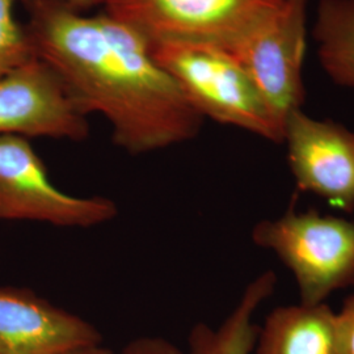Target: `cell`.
Returning a JSON list of instances; mask_svg holds the SVG:
<instances>
[{"mask_svg":"<svg viewBox=\"0 0 354 354\" xmlns=\"http://www.w3.org/2000/svg\"><path fill=\"white\" fill-rule=\"evenodd\" d=\"M307 8L308 0H283L276 12L227 46L283 129L306 99Z\"/></svg>","mask_w":354,"mask_h":354,"instance_id":"6","label":"cell"},{"mask_svg":"<svg viewBox=\"0 0 354 354\" xmlns=\"http://www.w3.org/2000/svg\"><path fill=\"white\" fill-rule=\"evenodd\" d=\"M113 354H187L165 337L143 336L127 344L120 353Z\"/></svg>","mask_w":354,"mask_h":354,"instance_id":"15","label":"cell"},{"mask_svg":"<svg viewBox=\"0 0 354 354\" xmlns=\"http://www.w3.org/2000/svg\"><path fill=\"white\" fill-rule=\"evenodd\" d=\"M288 163L299 192L313 193L345 213L354 212V131L302 109L285 122Z\"/></svg>","mask_w":354,"mask_h":354,"instance_id":"8","label":"cell"},{"mask_svg":"<svg viewBox=\"0 0 354 354\" xmlns=\"http://www.w3.org/2000/svg\"><path fill=\"white\" fill-rule=\"evenodd\" d=\"M102 344L100 330L29 289L0 286V354H59Z\"/></svg>","mask_w":354,"mask_h":354,"instance_id":"9","label":"cell"},{"mask_svg":"<svg viewBox=\"0 0 354 354\" xmlns=\"http://www.w3.org/2000/svg\"><path fill=\"white\" fill-rule=\"evenodd\" d=\"M335 336L337 354H354V295L335 313Z\"/></svg>","mask_w":354,"mask_h":354,"instance_id":"14","label":"cell"},{"mask_svg":"<svg viewBox=\"0 0 354 354\" xmlns=\"http://www.w3.org/2000/svg\"><path fill=\"white\" fill-rule=\"evenodd\" d=\"M254 354H337L335 311L327 304L274 308L259 328Z\"/></svg>","mask_w":354,"mask_h":354,"instance_id":"10","label":"cell"},{"mask_svg":"<svg viewBox=\"0 0 354 354\" xmlns=\"http://www.w3.org/2000/svg\"><path fill=\"white\" fill-rule=\"evenodd\" d=\"M26 0H15V3H23ZM64 3L80 12H87L97 6H102V0H64Z\"/></svg>","mask_w":354,"mask_h":354,"instance_id":"16","label":"cell"},{"mask_svg":"<svg viewBox=\"0 0 354 354\" xmlns=\"http://www.w3.org/2000/svg\"><path fill=\"white\" fill-rule=\"evenodd\" d=\"M87 117L37 57L0 75V136L80 142L88 138Z\"/></svg>","mask_w":354,"mask_h":354,"instance_id":"7","label":"cell"},{"mask_svg":"<svg viewBox=\"0 0 354 354\" xmlns=\"http://www.w3.org/2000/svg\"><path fill=\"white\" fill-rule=\"evenodd\" d=\"M283 0H102V11L150 45L176 41L227 48L276 12Z\"/></svg>","mask_w":354,"mask_h":354,"instance_id":"4","label":"cell"},{"mask_svg":"<svg viewBox=\"0 0 354 354\" xmlns=\"http://www.w3.org/2000/svg\"><path fill=\"white\" fill-rule=\"evenodd\" d=\"M151 51L203 118L283 143L285 129L227 48L209 42L176 41L151 45Z\"/></svg>","mask_w":354,"mask_h":354,"instance_id":"2","label":"cell"},{"mask_svg":"<svg viewBox=\"0 0 354 354\" xmlns=\"http://www.w3.org/2000/svg\"><path fill=\"white\" fill-rule=\"evenodd\" d=\"M59 354H113V351L109 349L108 346H104L102 344H96V345L76 348L73 351H67Z\"/></svg>","mask_w":354,"mask_h":354,"instance_id":"17","label":"cell"},{"mask_svg":"<svg viewBox=\"0 0 354 354\" xmlns=\"http://www.w3.org/2000/svg\"><path fill=\"white\" fill-rule=\"evenodd\" d=\"M117 215L118 206L109 197H80L59 189L26 138L0 136V219L91 228Z\"/></svg>","mask_w":354,"mask_h":354,"instance_id":"5","label":"cell"},{"mask_svg":"<svg viewBox=\"0 0 354 354\" xmlns=\"http://www.w3.org/2000/svg\"><path fill=\"white\" fill-rule=\"evenodd\" d=\"M276 283L273 270L259 274L245 286L239 302L218 327L198 323L192 328L187 354H252L259 333L253 315L273 294Z\"/></svg>","mask_w":354,"mask_h":354,"instance_id":"11","label":"cell"},{"mask_svg":"<svg viewBox=\"0 0 354 354\" xmlns=\"http://www.w3.org/2000/svg\"><path fill=\"white\" fill-rule=\"evenodd\" d=\"M314 38L330 80L354 88V0H319Z\"/></svg>","mask_w":354,"mask_h":354,"instance_id":"12","label":"cell"},{"mask_svg":"<svg viewBox=\"0 0 354 354\" xmlns=\"http://www.w3.org/2000/svg\"><path fill=\"white\" fill-rule=\"evenodd\" d=\"M251 238L290 270L301 304H326L332 292L354 286L353 221L291 207L279 218L257 222Z\"/></svg>","mask_w":354,"mask_h":354,"instance_id":"3","label":"cell"},{"mask_svg":"<svg viewBox=\"0 0 354 354\" xmlns=\"http://www.w3.org/2000/svg\"><path fill=\"white\" fill-rule=\"evenodd\" d=\"M15 0H0V75L33 58L24 24L15 12Z\"/></svg>","mask_w":354,"mask_h":354,"instance_id":"13","label":"cell"},{"mask_svg":"<svg viewBox=\"0 0 354 354\" xmlns=\"http://www.w3.org/2000/svg\"><path fill=\"white\" fill-rule=\"evenodd\" d=\"M21 6L33 55L50 64L83 113L109 122L117 147L142 155L197 137L203 115L133 28L104 11H76L64 0Z\"/></svg>","mask_w":354,"mask_h":354,"instance_id":"1","label":"cell"}]
</instances>
